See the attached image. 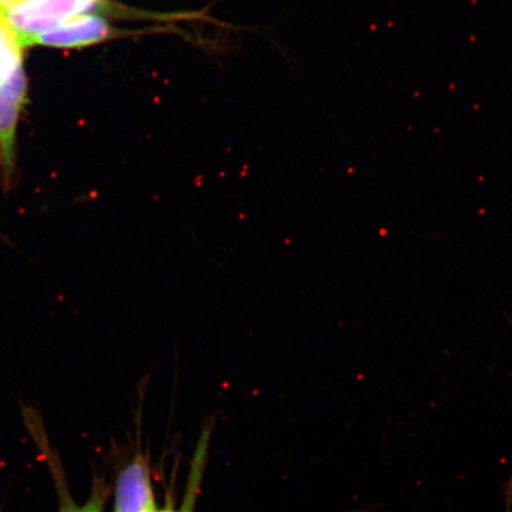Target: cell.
Segmentation results:
<instances>
[{"label":"cell","instance_id":"obj_1","mask_svg":"<svg viewBox=\"0 0 512 512\" xmlns=\"http://www.w3.org/2000/svg\"><path fill=\"white\" fill-rule=\"evenodd\" d=\"M102 2L104 0H15L0 6V12L24 49L30 47L36 36L70 19L88 15Z\"/></svg>","mask_w":512,"mask_h":512},{"label":"cell","instance_id":"obj_2","mask_svg":"<svg viewBox=\"0 0 512 512\" xmlns=\"http://www.w3.org/2000/svg\"><path fill=\"white\" fill-rule=\"evenodd\" d=\"M28 82L23 68L0 83V168L6 189L15 168L16 128L19 113L27 102Z\"/></svg>","mask_w":512,"mask_h":512},{"label":"cell","instance_id":"obj_3","mask_svg":"<svg viewBox=\"0 0 512 512\" xmlns=\"http://www.w3.org/2000/svg\"><path fill=\"white\" fill-rule=\"evenodd\" d=\"M120 35H123V32L112 27L106 18L88 14L70 19L60 27L43 32L31 41L30 47L85 48L112 40Z\"/></svg>","mask_w":512,"mask_h":512},{"label":"cell","instance_id":"obj_4","mask_svg":"<svg viewBox=\"0 0 512 512\" xmlns=\"http://www.w3.org/2000/svg\"><path fill=\"white\" fill-rule=\"evenodd\" d=\"M155 507L149 463L143 454L119 473L114 512H146Z\"/></svg>","mask_w":512,"mask_h":512},{"label":"cell","instance_id":"obj_5","mask_svg":"<svg viewBox=\"0 0 512 512\" xmlns=\"http://www.w3.org/2000/svg\"><path fill=\"white\" fill-rule=\"evenodd\" d=\"M37 443H40V441L37 440ZM40 446H42L43 452L46 454L51 472H53L57 492H59V512H105V504L108 495L106 485L99 482L95 483L92 495L89 497L87 503L82 505L76 504L72 497H70L67 485L64 483L61 466L57 463L54 454L50 452L47 441L44 440V443H40Z\"/></svg>","mask_w":512,"mask_h":512},{"label":"cell","instance_id":"obj_6","mask_svg":"<svg viewBox=\"0 0 512 512\" xmlns=\"http://www.w3.org/2000/svg\"><path fill=\"white\" fill-rule=\"evenodd\" d=\"M214 422L215 420L213 418L208 419L207 424L203 427L200 440H198L194 460H192L187 494H185L181 509L164 512H192V510H194L198 488H200L201 484L203 467L206 465L209 441L211 433H213Z\"/></svg>","mask_w":512,"mask_h":512},{"label":"cell","instance_id":"obj_7","mask_svg":"<svg viewBox=\"0 0 512 512\" xmlns=\"http://www.w3.org/2000/svg\"><path fill=\"white\" fill-rule=\"evenodd\" d=\"M23 47L0 12V83L22 68Z\"/></svg>","mask_w":512,"mask_h":512},{"label":"cell","instance_id":"obj_8","mask_svg":"<svg viewBox=\"0 0 512 512\" xmlns=\"http://www.w3.org/2000/svg\"><path fill=\"white\" fill-rule=\"evenodd\" d=\"M12 2H15V0H0V6H5Z\"/></svg>","mask_w":512,"mask_h":512},{"label":"cell","instance_id":"obj_9","mask_svg":"<svg viewBox=\"0 0 512 512\" xmlns=\"http://www.w3.org/2000/svg\"><path fill=\"white\" fill-rule=\"evenodd\" d=\"M146 512H164V511H159L156 509V507H152L151 509L147 510Z\"/></svg>","mask_w":512,"mask_h":512}]
</instances>
